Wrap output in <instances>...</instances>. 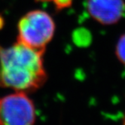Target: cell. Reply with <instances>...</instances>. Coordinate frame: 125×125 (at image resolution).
<instances>
[{
  "instance_id": "52a82bcc",
  "label": "cell",
  "mask_w": 125,
  "mask_h": 125,
  "mask_svg": "<svg viewBox=\"0 0 125 125\" xmlns=\"http://www.w3.org/2000/svg\"><path fill=\"white\" fill-rule=\"evenodd\" d=\"M41 2H50L53 4L57 11H60L64 8H69L73 4V0H40Z\"/></svg>"
},
{
  "instance_id": "8992f818",
  "label": "cell",
  "mask_w": 125,
  "mask_h": 125,
  "mask_svg": "<svg viewBox=\"0 0 125 125\" xmlns=\"http://www.w3.org/2000/svg\"><path fill=\"white\" fill-rule=\"evenodd\" d=\"M73 39L75 44L84 45V44H87L88 40L91 39V37L88 35V32L84 31L83 30H82V29H81L75 32Z\"/></svg>"
},
{
  "instance_id": "277c9868",
  "label": "cell",
  "mask_w": 125,
  "mask_h": 125,
  "mask_svg": "<svg viewBox=\"0 0 125 125\" xmlns=\"http://www.w3.org/2000/svg\"><path fill=\"white\" fill-rule=\"evenodd\" d=\"M87 10L96 21L103 25H112L125 16L124 0H87Z\"/></svg>"
},
{
  "instance_id": "3957f363",
  "label": "cell",
  "mask_w": 125,
  "mask_h": 125,
  "mask_svg": "<svg viewBox=\"0 0 125 125\" xmlns=\"http://www.w3.org/2000/svg\"><path fill=\"white\" fill-rule=\"evenodd\" d=\"M36 109L29 94L14 91L0 97V125H34Z\"/></svg>"
},
{
  "instance_id": "6da1fadb",
  "label": "cell",
  "mask_w": 125,
  "mask_h": 125,
  "mask_svg": "<svg viewBox=\"0 0 125 125\" xmlns=\"http://www.w3.org/2000/svg\"><path fill=\"white\" fill-rule=\"evenodd\" d=\"M44 52L18 42L10 47L0 45V87L27 94L39 90L48 78Z\"/></svg>"
},
{
  "instance_id": "7a4b0ae2",
  "label": "cell",
  "mask_w": 125,
  "mask_h": 125,
  "mask_svg": "<svg viewBox=\"0 0 125 125\" xmlns=\"http://www.w3.org/2000/svg\"><path fill=\"white\" fill-rule=\"evenodd\" d=\"M17 32V42L31 48L45 51L47 44L54 35L55 23L46 11L33 10L20 19Z\"/></svg>"
},
{
  "instance_id": "5b68a950",
  "label": "cell",
  "mask_w": 125,
  "mask_h": 125,
  "mask_svg": "<svg viewBox=\"0 0 125 125\" xmlns=\"http://www.w3.org/2000/svg\"><path fill=\"white\" fill-rule=\"evenodd\" d=\"M115 54L118 60L125 66V33L120 37L116 44Z\"/></svg>"
},
{
  "instance_id": "ba28073f",
  "label": "cell",
  "mask_w": 125,
  "mask_h": 125,
  "mask_svg": "<svg viewBox=\"0 0 125 125\" xmlns=\"http://www.w3.org/2000/svg\"><path fill=\"white\" fill-rule=\"evenodd\" d=\"M122 125H125V115L123 118V121H122Z\"/></svg>"
}]
</instances>
